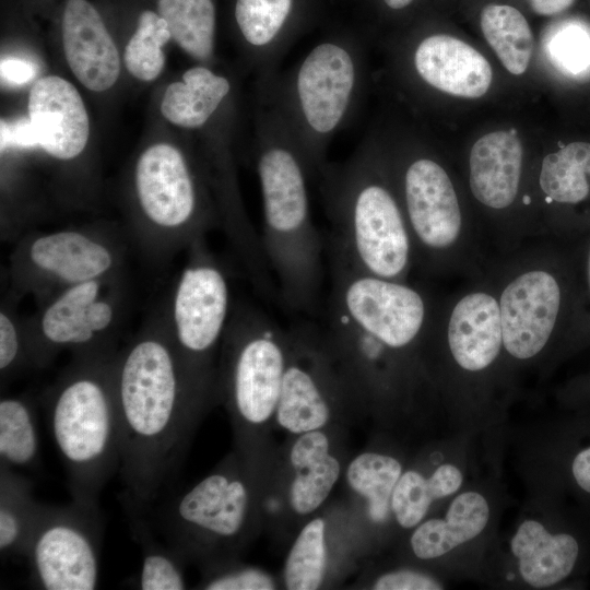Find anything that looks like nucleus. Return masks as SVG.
Here are the masks:
<instances>
[{
  "mask_svg": "<svg viewBox=\"0 0 590 590\" xmlns=\"http://www.w3.org/2000/svg\"><path fill=\"white\" fill-rule=\"evenodd\" d=\"M113 384L125 494L148 506L170 484L212 392L189 373L165 324L115 353Z\"/></svg>",
  "mask_w": 590,
  "mask_h": 590,
  "instance_id": "obj_1",
  "label": "nucleus"
},
{
  "mask_svg": "<svg viewBox=\"0 0 590 590\" xmlns=\"http://www.w3.org/2000/svg\"><path fill=\"white\" fill-rule=\"evenodd\" d=\"M323 337L347 386L367 392L414 378L437 299L422 285L362 273L330 257Z\"/></svg>",
  "mask_w": 590,
  "mask_h": 590,
  "instance_id": "obj_2",
  "label": "nucleus"
},
{
  "mask_svg": "<svg viewBox=\"0 0 590 590\" xmlns=\"http://www.w3.org/2000/svg\"><path fill=\"white\" fill-rule=\"evenodd\" d=\"M255 165L259 179L261 244L278 280L279 302L288 310L312 314L323 278V240L314 224L306 158L275 107L258 97Z\"/></svg>",
  "mask_w": 590,
  "mask_h": 590,
  "instance_id": "obj_3",
  "label": "nucleus"
},
{
  "mask_svg": "<svg viewBox=\"0 0 590 590\" xmlns=\"http://www.w3.org/2000/svg\"><path fill=\"white\" fill-rule=\"evenodd\" d=\"M316 177L330 221V257L371 276L409 281L414 248L385 157L365 142Z\"/></svg>",
  "mask_w": 590,
  "mask_h": 590,
  "instance_id": "obj_4",
  "label": "nucleus"
},
{
  "mask_svg": "<svg viewBox=\"0 0 590 590\" xmlns=\"http://www.w3.org/2000/svg\"><path fill=\"white\" fill-rule=\"evenodd\" d=\"M115 353L74 356L44 398L72 502L88 508H99L104 486L120 469Z\"/></svg>",
  "mask_w": 590,
  "mask_h": 590,
  "instance_id": "obj_5",
  "label": "nucleus"
},
{
  "mask_svg": "<svg viewBox=\"0 0 590 590\" xmlns=\"http://www.w3.org/2000/svg\"><path fill=\"white\" fill-rule=\"evenodd\" d=\"M365 79L357 42L330 37L310 47L284 74L258 82V97L285 119L312 177L328 162L332 140L357 115Z\"/></svg>",
  "mask_w": 590,
  "mask_h": 590,
  "instance_id": "obj_6",
  "label": "nucleus"
},
{
  "mask_svg": "<svg viewBox=\"0 0 590 590\" xmlns=\"http://www.w3.org/2000/svg\"><path fill=\"white\" fill-rule=\"evenodd\" d=\"M386 163L412 238L415 269L432 278L484 276L492 256L448 170L421 154Z\"/></svg>",
  "mask_w": 590,
  "mask_h": 590,
  "instance_id": "obj_7",
  "label": "nucleus"
},
{
  "mask_svg": "<svg viewBox=\"0 0 590 590\" xmlns=\"http://www.w3.org/2000/svg\"><path fill=\"white\" fill-rule=\"evenodd\" d=\"M486 273L499 309L504 355L518 363L539 357L567 326L573 267L555 239L532 238L494 256Z\"/></svg>",
  "mask_w": 590,
  "mask_h": 590,
  "instance_id": "obj_8",
  "label": "nucleus"
},
{
  "mask_svg": "<svg viewBox=\"0 0 590 590\" xmlns=\"http://www.w3.org/2000/svg\"><path fill=\"white\" fill-rule=\"evenodd\" d=\"M221 346L219 385L240 430L266 424L288 364V330L255 306L235 304Z\"/></svg>",
  "mask_w": 590,
  "mask_h": 590,
  "instance_id": "obj_9",
  "label": "nucleus"
},
{
  "mask_svg": "<svg viewBox=\"0 0 590 590\" xmlns=\"http://www.w3.org/2000/svg\"><path fill=\"white\" fill-rule=\"evenodd\" d=\"M250 511V487L232 462L169 499L158 511L156 526L185 559L212 563L244 538Z\"/></svg>",
  "mask_w": 590,
  "mask_h": 590,
  "instance_id": "obj_10",
  "label": "nucleus"
},
{
  "mask_svg": "<svg viewBox=\"0 0 590 590\" xmlns=\"http://www.w3.org/2000/svg\"><path fill=\"white\" fill-rule=\"evenodd\" d=\"M233 306L228 276L204 239L190 246L189 261L172 293L165 327L189 373L212 393L217 381L214 356Z\"/></svg>",
  "mask_w": 590,
  "mask_h": 590,
  "instance_id": "obj_11",
  "label": "nucleus"
},
{
  "mask_svg": "<svg viewBox=\"0 0 590 590\" xmlns=\"http://www.w3.org/2000/svg\"><path fill=\"white\" fill-rule=\"evenodd\" d=\"M134 192L150 228L148 237L192 246L219 223L189 161L175 145L156 143L145 149L134 167Z\"/></svg>",
  "mask_w": 590,
  "mask_h": 590,
  "instance_id": "obj_12",
  "label": "nucleus"
},
{
  "mask_svg": "<svg viewBox=\"0 0 590 590\" xmlns=\"http://www.w3.org/2000/svg\"><path fill=\"white\" fill-rule=\"evenodd\" d=\"M103 521L99 508L42 504L24 557L35 588L93 590L99 577Z\"/></svg>",
  "mask_w": 590,
  "mask_h": 590,
  "instance_id": "obj_13",
  "label": "nucleus"
},
{
  "mask_svg": "<svg viewBox=\"0 0 590 590\" xmlns=\"http://www.w3.org/2000/svg\"><path fill=\"white\" fill-rule=\"evenodd\" d=\"M109 279L66 286L44 307L37 323L26 330L32 364L47 365L61 351L74 356L116 352L110 346L118 316Z\"/></svg>",
  "mask_w": 590,
  "mask_h": 590,
  "instance_id": "obj_14",
  "label": "nucleus"
},
{
  "mask_svg": "<svg viewBox=\"0 0 590 590\" xmlns=\"http://www.w3.org/2000/svg\"><path fill=\"white\" fill-rule=\"evenodd\" d=\"M118 260L116 248L101 235L62 229L38 234L23 243L15 267L27 283L32 280L34 285L42 287L58 285L63 288L109 279Z\"/></svg>",
  "mask_w": 590,
  "mask_h": 590,
  "instance_id": "obj_15",
  "label": "nucleus"
},
{
  "mask_svg": "<svg viewBox=\"0 0 590 590\" xmlns=\"http://www.w3.org/2000/svg\"><path fill=\"white\" fill-rule=\"evenodd\" d=\"M27 108L39 146L47 154L68 161L83 152L90 137V120L72 83L57 75L39 79L31 88Z\"/></svg>",
  "mask_w": 590,
  "mask_h": 590,
  "instance_id": "obj_16",
  "label": "nucleus"
},
{
  "mask_svg": "<svg viewBox=\"0 0 590 590\" xmlns=\"http://www.w3.org/2000/svg\"><path fill=\"white\" fill-rule=\"evenodd\" d=\"M61 28L66 60L78 81L93 92L110 88L119 78L120 58L95 7L87 0H68Z\"/></svg>",
  "mask_w": 590,
  "mask_h": 590,
  "instance_id": "obj_17",
  "label": "nucleus"
},
{
  "mask_svg": "<svg viewBox=\"0 0 590 590\" xmlns=\"http://www.w3.org/2000/svg\"><path fill=\"white\" fill-rule=\"evenodd\" d=\"M412 64L428 86L459 97H481L492 82L488 61L472 46L446 34L423 38L414 48Z\"/></svg>",
  "mask_w": 590,
  "mask_h": 590,
  "instance_id": "obj_18",
  "label": "nucleus"
},
{
  "mask_svg": "<svg viewBox=\"0 0 590 590\" xmlns=\"http://www.w3.org/2000/svg\"><path fill=\"white\" fill-rule=\"evenodd\" d=\"M295 0H236L234 16L259 82L276 75L291 40Z\"/></svg>",
  "mask_w": 590,
  "mask_h": 590,
  "instance_id": "obj_19",
  "label": "nucleus"
},
{
  "mask_svg": "<svg viewBox=\"0 0 590 590\" xmlns=\"http://www.w3.org/2000/svg\"><path fill=\"white\" fill-rule=\"evenodd\" d=\"M536 186L539 202L527 216V239L529 223L542 208L545 210L533 220L529 228V239L534 237L539 223L553 206H574L589 198L590 143L573 142L546 154L538 169Z\"/></svg>",
  "mask_w": 590,
  "mask_h": 590,
  "instance_id": "obj_20",
  "label": "nucleus"
},
{
  "mask_svg": "<svg viewBox=\"0 0 590 590\" xmlns=\"http://www.w3.org/2000/svg\"><path fill=\"white\" fill-rule=\"evenodd\" d=\"M290 463L294 472L290 506L296 515H309L326 502L341 473L327 434L318 429L297 435L290 450Z\"/></svg>",
  "mask_w": 590,
  "mask_h": 590,
  "instance_id": "obj_21",
  "label": "nucleus"
},
{
  "mask_svg": "<svg viewBox=\"0 0 590 590\" xmlns=\"http://www.w3.org/2000/svg\"><path fill=\"white\" fill-rule=\"evenodd\" d=\"M522 579L534 588L553 586L566 578L578 557V543L569 534L550 533L542 523L524 520L511 539Z\"/></svg>",
  "mask_w": 590,
  "mask_h": 590,
  "instance_id": "obj_22",
  "label": "nucleus"
},
{
  "mask_svg": "<svg viewBox=\"0 0 590 590\" xmlns=\"http://www.w3.org/2000/svg\"><path fill=\"white\" fill-rule=\"evenodd\" d=\"M233 93L228 78L200 64L186 70L180 81L167 85L161 113L170 123L197 130L227 102Z\"/></svg>",
  "mask_w": 590,
  "mask_h": 590,
  "instance_id": "obj_23",
  "label": "nucleus"
},
{
  "mask_svg": "<svg viewBox=\"0 0 590 590\" xmlns=\"http://www.w3.org/2000/svg\"><path fill=\"white\" fill-rule=\"evenodd\" d=\"M489 508L476 492L458 495L450 504L446 519L421 523L411 536V547L422 559L437 558L474 539L486 527Z\"/></svg>",
  "mask_w": 590,
  "mask_h": 590,
  "instance_id": "obj_24",
  "label": "nucleus"
},
{
  "mask_svg": "<svg viewBox=\"0 0 590 590\" xmlns=\"http://www.w3.org/2000/svg\"><path fill=\"white\" fill-rule=\"evenodd\" d=\"M122 505L129 527L141 550V568L131 586L142 590H182L187 588L184 575V557L167 542L156 538L153 524L144 508L123 494Z\"/></svg>",
  "mask_w": 590,
  "mask_h": 590,
  "instance_id": "obj_25",
  "label": "nucleus"
},
{
  "mask_svg": "<svg viewBox=\"0 0 590 590\" xmlns=\"http://www.w3.org/2000/svg\"><path fill=\"white\" fill-rule=\"evenodd\" d=\"M42 503L33 483L13 469L0 467V553L2 558L24 556Z\"/></svg>",
  "mask_w": 590,
  "mask_h": 590,
  "instance_id": "obj_26",
  "label": "nucleus"
},
{
  "mask_svg": "<svg viewBox=\"0 0 590 590\" xmlns=\"http://www.w3.org/2000/svg\"><path fill=\"white\" fill-rule=\"evenodd\" d=\"M158 14L172 39L189 57L210 62L215 50V7L212 0H157Z\"/></svg>",
  "mask_w": 590,
  "mask_h": 590,
  "instance_id": "obj_27",
  "label": "nucleus"
},
{
  "mask_svg": "<svg viewBox=\"0 0 590 590\" xmlns=\"http://www.w3.org/2000/svg\"><path fill=\"white\" fill-rule=\"evenodd\" d=\"M461 483V471L452 464L439 465L428 477L413 470L402 473L391 497L397 522L405 529L420 524L432 503L453 494Z\"/></svg>",
  "mask_w": 590,
  "mask_h": 590,
  "instance_id": "obj_28",
  "label": "nucleus"
},
{
  "mask_svg": "<svg viewBox=\"0 0 590 590\" xmlns=\"http://www.w3.org/2000/svg\"><path fill=\"white\" fill-rule=\"evenodd\" d=\"M481 28L503 66L512 74H522L530 62L533 36L526 17L514 7L486 5Z\"/></svg>",
  "mask_w": 590,
  "mask_h": 590,
  "instance_id": "obj_29",
  "label": "nucleus"
},
{
  "mask_svg": "<svg viewBox=\"0 0 590 590\" xmlns=\"http://www.w3.org/2000/svg\"><path fill=\"white\" fill-rule=\"evenodd\" d=\"M39 434L35 410L22 397L0 400V467L32 468L39 459Z\"/></svg>",
  "mask_w": 590,
  "mask_h": 590,
  "instance_id": "obj_30",
  "label": "nucleus"
},
{
  "mask_svg": "<svg viewBox=\"0 0 590 590\" xmlns=\"http://www.w3.org/2000/svg\"><path fill=\"white\" fill-rule=\"evenodd\" d=\"M401 474L402 465L396 458L367 451L350 462L346 481L366 499L370 519L380 523L389 516L392 493Z\"/></svg>",
  "mask_w": 590,
  "mask_h": 590,
  "instance_id": "obj_31",
  "label": "nucleus"
},
{
  "mask_svg": "<svg viewBox=\"0 0 590 590\" xmlns=\"http://www.w3.org/2000/svg\"><path fill=\"white\" fill-rule=\"evenodd\" d=\"M328 564L326 522L318 517L304 526L286 556L283 579L286 589L321 587Z\"/></svg>",
  "mask_w": 590,
  "mask_h": 590,
  "instance_id": "obj_32",
  "label": "nucleus"
},
{
  "mask_svg": "<svg viewBox=\"0 0 590 590\" xmlns=\"http://www.w3.org/2000/svg\"><path fill=\"white\" fill-rule=\"evenodd\" d=\"M172 38L167 23L156 12L143 11L123 51V62L135 79L150 82L163 71L164 45Z\"/></svg>",
  "mask_w": 590,
  "mask_h": 590,
  "instance_id": "obj_33",
  "label": "nucleus"
},
{
  "mask_svg": "<svg viewBox=\"0 0 590 590\" xmlns=\"http://www.w3.org/2000/svg\"><path fill=\"white\" fill-rule=\"evenodd\" d=\"M546 52L552 64L566 75L579 78L590 73V32L580 26L557 30L547 40Z\"/></svg>",
  "mask_w": 590,
  "mask_h": 590,
  "instance_id": "obj_34",
  "label": "nucleus"
},
{
  "mask_svg": "<svg viewBox=\"0 0 590 590\" xmlns=\"http://www.w3.org/2000/svg\"><path fill=\"white\" fill-rule=\"evenodd\" d=\"M203 578L202 589L206 590H273L276 583L267 571L237 565H215Z\"/></svg>",
  "mask_w": 590,
  "mask_h": 590,
  "instance_id": "obj_35",
  "label": "nucleus"
},
{
  "mask_svg": "<svg viewBox=\"0 0 590 590\" xmlns=\"http://www.w3.org/2000/svg\"><path fill=\"white\" fill-rule=\"evenodd\" d=\"M32 364L27 332L7 309L0 312V373L10 377L24 365ZM33 365V364H32Z\"/></svg>",
  "mask_w": 590,
  "mask_h": 590,
  "instance_id": "obj_36",
  "label": "nucleus"
},
{
  "mask_svg": "<svg viewBox=\"0 0 590 590\" xmlns=\"http://www.w3.org/2000/svg\"><path fill=\"white\" fill-rule=\"evenodd\" d=\"M375 590H439L442 586L429 575L411 570L399 569L387 573L374 582Z\"/></svg>",
  "mask_w": 590,
  "mask_h": 590,
  "instance_id": "obj_37",
  "label": "nucleus"
},
{
  "mask_svg": "<svg viewBox=\"0 0 590 590\" xmlns=\"http://www.w3.org/2000/svg\"><path fill=\"white\" fill-rule=\"evenodd\" d=\"M1 152L9 146L32 148L39 145L38 135L31 120H19L9 125L1 120Z\"/></svg>",
  "mask_w": 590,
  "mask_h": 590,
  "instance_id": "obj_38",
  "label": "nucleus"
},
{
  "mask_svg": "<svg viewBox=\"0 0 590 590\" xmlns=\"http://www.w3.org/2000/svg\"><path fill=\"white\" fill-rule=\"evenodd\" d=\"M0 73L2 80L9 83L24 84L34 78L35 69L24 59L3 58L0 62Z\"/></svg>",
  "mask_w": 590,
  "mask_h": 590,
  "instance_id": "obj_39",
  "label": "nucleus"
},
{
  "mask_svg": "<svg viewBox=\"0 0 590 590\" xmlns=\"http://www.w3.org/2000/svg\"><path fill=\"white\" fill-rule=\"evenodd\" d=\"M571 470L577 484L590 493V447L575 457Z\"/></svg>",
  "mask_w": 590,
  "mask_h": 590,
  "instance_id": "obj_40",
  "label": "nucleus"
},
{
  "mask_svg": "<svg viewBox=\"0 0 590 590\" xmlns=\"http://www.w3.org/2000/svg\"><path fill=\"white\" fill-rule=\"evenodd\" d=\"M575 0H529L533 11L540 15H555L571 5Z\"/></svg>",
  "mask_w": 590,
  "mask_h": 590,
  "instance_id": "obj_41",
  "label": "nucleus"
},
{
  "mask_svg": "<svg viewBox=\"0 0 590 590\" xmlns=\"http://www.w3.org/2000/svg\"><path fill=\"white\" fill-rule=\"evenodd\" d=\"M583 281L587 296L590 299V240L588 243L585 256H583Z\"/></svg>",
  "mask_w": 590,
  "mask_h": 590,
  "instance_id": "obj_42",
  "label": "nucleus"
},
{
  "mask_svg": "<svg viewBox=\"0 0 590 590\" xmlns=\"http://www.w3.org/2000/svg\"><path fill=\"white\" fill-rule=\"evenodd\" d=\"M413 0H384L386 5L392 10H401L412 3Z\"/></svg>",
  "mask_w": 590,
  "mask_h": 590,
  "instance_id": "obj_43",
  "label": "nucleus"
}]
</instances>
